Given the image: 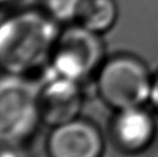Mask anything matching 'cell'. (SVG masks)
<instances>
[{"mask_svg": "<svg viewBox=\"0 0 158 157\" xmlns=\"http://www.w3.org/2000/svg\"><path fill=\"white\" fill-rule=\"evenodd\" d=\"M48 13L27 9L5 19L0 27V58L2 67L22 75L51 58L60 31Z\"/></svg>", "mask_w": 158, "mask_h": 157, "instance_id": "cell-1", "label": "cell"}, {"mask_svg": "<svg viewBox=\"0 0 158 157\" xmlns=\"http://www.w3.org/2000/svg\"><path fill=\"white\" fill-rule=\"evenodd\" d=\"M40 89L20 74L5 75L0 83V138L4 144L24 141L35 131Z\"/></svg>", "mask_w": 158, "mask_h": 157, "instance_id": "cell-2", "label": "cell"}, {"mask_svg": "<svg viewBox=\"0 0 158 157\" xmlns=\"http://www.w3.org/2000/svg\"><path fill=\"white\" fill-rule=\"evenodd\" d=\"M151 84L145 66L129 56H118L105 62L97 81L102 98L118 110L144 103L150 98Z\"/></svg>", "mask_w": 158, "mask_h": 157, "instance_id": "cell-3", "label": "cell"}, {"mask_svg": "<svg viewBox=\"0 0 158 157\" xmlns=\"http://www.w3.org/2000/svg\"><path fill=\"white\" fill-rule=\"evenodd\" d=\"M102 56L99 35L75 23L59 32L48 74L79 82L98 66Z\"/></svg>", "mask_w": 158, "mask_h": 157, "instance_id": "cell-4", "label": "cell"}, {"mask_svg": "<svg viewBox=\"0 0 158 157\" xmlns=\"http://www.w3.org/2000/svg\"><path fill=\"white\" fill-rule=\"evenodd\" d=\"M81 100L77 81L48 74L38 96L40 118L52 126L70 121L79 113Z\"/></svg>", "mask_w": 158, "mask_h": 157, "instance_id": "cell-5", "label": "cell"}, {"mask_svg": "<svg viewBox=\"0 0 158 157\" xmlns=\"http://www.w3.org/2000/svg\"><path fill=\"white\" fill-rule=\"evenodd\" d=\"M51 157H99L103 141L95 127L73 119L54 126L48 140Z\"/></svg>", "mask_w": 158, "mask_h": 157, "instance_id": "cell-6", "label": "cell"}, {"mask_svg": "<svg viewBox=\"0 0 158 157\" xmlns=\"http://www.w3.org/2000/svg\"><path fill=\"white\" fill-rule=\"evenodd\" d=\"M154 133L152 119L140 106L119 110L114 119V139L119 147L126 151L135 153L148 147Z\"/></svg>", "mask_w": 158, "mask_h": 157, "instance_id": "cell-7", "label": "cell"}, {"mask_svg": "<svg viewBox=\"0 0 158 157\" xmlns=\"http://www.w3.org/2000/svg\"><path fill=\"white\" fill-rule=\"evenodd\" d=\"M118 18L114 0H83L75 16V23L98 35L111 29Z\"/></svg>", "mask_w": 158, "mask_h": 157, "instance_id": "cell-8", "label": "cell"}, {"mask_svg": "<svg viewBox=\"0 0 158 157\" xmlns=\"http://www.w3.org/2000/svg\"><path fill=\"white\" fill-rule=\"evenodd\" d=\"M46 13L56 21H74L83 0H44Z\"/></svg>", "mask_w": 158, "mask_h": 157, "instance_id": "cell-9", "label": "cell"}, {"mask_svg": "<svg viewBox=\"0 0 158 157\" xmlns=\"http://www.w3.org/2000/svg\"><path fill=\"white\" fill-rule=\"evenodd\" d=\"M150 100L156 109L158 110V75L155 78L151 84V92H150Z\"/></svg>", "mask_w": 158, "mask_h": 157, "instance_id": "cell-10", "label": "cell"}, {"mask_svg": "<svg viewBox=\"0 0 158 157\" xmlns=\"http://www.w3.org/2000/svg\"><path fill=\"white\" fill-rule=\"evenodd\" d=\"M1 157H18V156H16L12 150L4 149V150H2V154H1Z\"/></svg>", "mask_w": 158, "mask_h": 157, "instance_id": "cell-11", "label": "cell"}, {"mask_svg": "<svg viewBox=\"0 0 158 157\" xmlns=\"http://www.w3.org/2000/svg\"><path fill=\"white\" fill-rule=\"evenodd\" d=\"M12 1H14V0H1V2H2V4H6V2H12Z\"/></svg>", "mask_w": 158, "mask_h": 157, "instance_id": "cell-12", "label": "cell"}]
</instances>
